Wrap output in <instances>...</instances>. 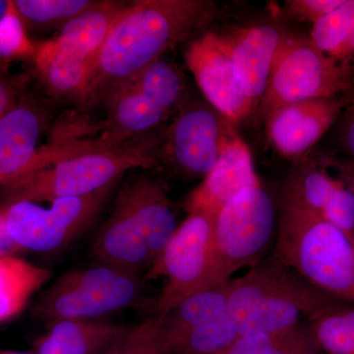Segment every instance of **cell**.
Returning <instances> with one entry per match:
<instances>
[{"mask_svg":"<svg viewBox=\"0 0 354 354\" xmlns=\"http://www.w3.org/2000/svg\"><path fill=\"white\" fill-rule=\"evenodd\" d=\"M207 0H139L127 4L92 65L82 104L104 101L149 64L208 24Z\"/></svg>","mask_w":354,"mask_h":354,"instance_id":"6da1fadb","label":"cell"},{"mask_svg":"<svg viewBox=\"0 0 354 354\" xmlns=\"http://www.w3.org/2000/svg\"><path fill=\"white\" fill-rule=\"evenodd\" d=\"M335 302L274 255L228 281V311L239 337L292 327Z\"/></svg>","mask_w":354,"mask_h":354,"instance_id":"7a4b0ae2","label":"cell"},{"mask_svg":"<svg viewBox=\"0 0 354 354\" xmlns=\"http://www.w3.org/2000/svg\"><path fill=\"white\" fill-rule=\"evenodd\" d=\"M272 255L319 290L354 304V237L334 223L283 201Z\"/></svg>","mask_w":354,"mask_h":354,"instance_id":"3957f363","label":"cell"},{"mask_svg":"<svg viewBox=\"0 0 354 354\" xmlns=\"http://www.w3.org/2000/svg\"><path fill=\"white\" fill-rule=\"evenodd\" d=\"M158 137L129 140L120 145L91 151L0 185L4 207L18 202H53L92 194L116 183L129 169H150L158 162Z\"/></svg>","mask_w":354,"mask_h":354,"instance_id":"277c9868","label":"cell"},{"mask_svg":"<svg viewBox=\"0 0 354 354\" xmlns=\"http://www.w3.org/2000/svg\"><path fill=\"white\" fill-rule=\"evenodd\" d=\"M142 297L139 274L104 264L65 272L41 293L37 316L48 326L97 317L134 307Z\"/></svg>","mask_w":354,"mask_h":354,"instance_id":"5b68a950","label":"cell"},{"mask_svg":"<svg viewBox=\"0 0 354 354\" xmlns=\"http://www.w3.org/2000/svg\"><path fill=\"white\" fill-rule=\"evenodd\" d=\"M274 230L276 209L262 185L245 188L232 198L216 216L214 288L227 283L243 268L260 263Z\"/></svg>","mask_w":354,"mask_h":354,"instance_id":"8992f818","label":"cell"},{"mask_svg":"<svg viewBox=\"0 0 354 354\" xmlns=\"http://www.w3.org/2000/svg\"><path fill=\"white\" fill-rule=\"evenodd\" d=\"M353 67L337 62L311 39L285 37L259 104L263 115L286 104L344 95L353 86Z\"/></svg>","mask_w":354,"mask_h":354,"instance_id":"52a82bcc","label":"cell"},{"mask_svg":"<svg viewBox=\"0 0 354 354\" xmlns=\"http://www.w3.org/2000/svg\"><path fill=\"white\" fill-rule=\"evenodd\" d=\"M216 216L190 212L147 272L146 279L165 278L158 314L171 311L186 298L213 288Z\"/></svg>","mask_w":354,"mask_h":354,"instance_id":"ba28073f","label":"cell"},{"mask_svg":"<svg viewBox=\"0 0 354 354\" xmlns=\"http://www.w3.org/2000/svg\"><path fill=\"white\" fill-rule=\"evenodd\" d=\"M114 184L85 196L55 200L50 209L30 202L3 207L9 234L22 249L50 252L62 248L94 223Z\"/></svg>","mask_w":354,"mask_h":354,"instance_id":"9c48e42d","label":"cell"},{"mask_svg":"<svg viewBox=\"0 0 354 354\" xmlns=\"http://www.w3.org/2000/svg\"><path fill=\"white\" fill-rule=\"evenodd\" d=\"M162 317V354H218L239 337L227 283L186 298Z\"/></svg>","mask_w":354,"mask_h":354,"instance_id":"30bf717a","label":"cell"},{"mask_svg":"<svg viewBox=\"0 0 354 354\" xmlns=\"http://www.w3.org/2000/svg\"><path fill=\"white\" fill-rule=\"evenodd\" d=\"M176 113L162 139L160 157L187 176L205 177L237 136L235 124L201 100L188 97Z\"/></svg>","mask_w":354,"mask_h":354,"instance_id":"8fae6325","label":"cell"},{"mask_svg":"<svg viewBox=\"0 0 354 354\" xmlns=\"http://www.w3.org/2000/svg\"><path fill=\"white\" fill-rule=\"evenodd\" d=\"M48 120L43 102L25 93L0 116V177L4 183L59 162L55 146L38 147Z\"/></svg>","mask_w":354,"mask_h":354,"instance_id":"7c38bea8","label":"cell"},{"mask_svg":"<svg viewBox=\"0 0 354 354\" xmlns=\"http://www.w3.org/2000/svg\"><path fill=\"white\" fill-rule=\"evenodd\" d=\"M186 65L206 101L232 122L245 120L255 109L239 85L221 35L209 32L184 53Z\"/></svg>","mask_w":354,"mask_h":354,"instance_id":"4fadbf2b","label":"cell"},{"mask_svg":"<svg viewBox=\"0 0 354 354\" xmlns=\"http://www.w3.org/2000/svg\"><path fill=\"white\" fill-rule=\"evenodd\" d=\"M348 104L346 95H337L279 106L266 116L269 138L283 157H300L322 138Z\"/></svg>","mask_w":354,"mask_h":354,"instance_id":"5bb4252c","label":"cell"},{"mask_svg":"<svg viewBox=\"0 0 354 354\" xmlns=\"http://www.w3.org/2000/svg\"><path fill=\"white\" fill-rule=\"evenodd\" d=\"M239 85L254 108L264 97L285 36L270 25L239 28L221 35Z\"/></svg>","mask_w":354,"mask_h":354,"instance_id":"9a60e30c","label":"cell"},{"mask_svg":"<svg viewBox=\"0 0 354 354\" xmlns=\"http://www.w3.org/2000/svg\"><path fill=\"white\" fill-rule=\"evenodd\" d=\"M283 201L334 223L354 237V196L341 178L314 164L298 167L286 184Z\"/></svg>","mask_w":354,"mask_h":354,"instance_id":"2e32d148","label":"cell"},{"mask_svg":"<svg viewBox=\"0 0 354 354\" xmlns=\"http://www.w3.org/2000/svg\"><path fill=\"white\" fill-rule=\"evenodd\" d=\"M257 185L261 183L254 169L252 155L245 142L236 136L202 183L190 193L185 202L186 211L216 216L239 192Z\"/></svg>","mask_w":354,"mask_h":354,"instance_id":"e0dca14e","label":"cell"},{"mask_svg":"<svg viewBox=\"0 0 354 354\" xmlns=\"http://www.w3.org/2000/svg\"><path fill=\"white\" fill-rule=\"evenodd\" d=\"M91 252L99 264L139 276L141 272H148L153 263L152 253L138 223L118 197L114 203L113 213L95 235Z\"/></svg>","mask_w":354,"mask_h":354,"instance_id":"ac0fdd59","label":"cell"},{"mask_svg":"<svg viewBox=\"0 0 354 354\" xmlns=\"http://www.w3.org/2000/svg\"><path fill=\"white\" fill-rule=\"evenodd\" d=\"M104 102L108 106V116L101 124L104 131L95 139L104 149L153 135V130H157L171 115L129 84L113 90Z\"/></svg>","mask_w":354,"mask_h":354,"instance_id":"d6986e66","label":"cell"},{"mask_svg":"<svg viewBox=\"0 0 354 354\" xmlns=\"http://www.w3.org/2000/svg\"><path fill=\"white\" fill-rule=\"evenodd\" d=\"M118 197L138 223L155 262L178 227L165 184L140 177L121 188Z\"/></svg>","mask_w":354,"mask_h":354,"instance_id":"ffe728a7","label":"cell"},{"mask_svg":"<svg viewBox=\"0 0 354 354\" xmlns=\"http://www.w3.org/2000/svg\"><path fill=\"white\" fill-rule=\"evenodd\" d=\"M39 339L37 354H106L127 327L101 321L73 319L50 326Z\"/></svg>","mask_w":354,"mask_h":354,"instance_id":"44dd1931","label":"cell"},{"mask_svg":"<svg viewBox=\"0 0 354 354\" xmlns=\"http://www.w3.org/2000/svg\"><path fill=\"white\" fill-rule=\"evenodd\" d=\"M32 58L41 80L53 95L82 102L92 71L90 62L60 48L53 39L36 46Z\"/></svg>","mask_w":354,"mask_h":354,"instance_id":"7402d4cb","label":"cell"},{"mask_svg":"<svg viewBox=\"0 0 354 354\" xmlns=\"http://www.w3.org/2000/svg\"><path fill=\"white\" fill-rule=\"evenodd\" d=\"M125 6L127 4L121 2L99 1L97 6L66 23L53 39L60 48L93 65Z\"/></svg>","mask_w":354,"mask_h":354,"instance_id":"603a6c76","label":"cell"},{"mask_svg":"<svg viewBox=\"0 0 354 354\" xmlns=\"http://www.w3.org/2000/svg\"><path fill=\"white\" fill-rule=\"evenodd\" d=\"M53 271L16 256H0V322L20 313Z\"/></svg>","mask_w":354,"mask_h":354,"instance_id":"cb8c5ba5","label":"cell"},{"mask_svg":"<svg viewBox=\"0 0 354 354\" xmlns=\"http://www.w3.org/2000/svg\"><path fill=\"white\" fill-rule=\"evenodd\" d=\"M165 113L178 111L187 101L185 76L179 67L164 57L149 64L127 83Z\"/></svg>","mask_w":354,"mask_h":354,"instance_id":"d4e9b609","label":"cell"},{"mask_svg":"<svg viewBox=\"0 0 354 354\" xmlns=\"http://www.w3.org/2000/svg\"><path fill=\"white\" fill-rule=\"evenodd\" d=\"M308 326L297 324L274 332L241 335L218 354H320Z\"/></svg>","mask_w":354,"mask_h":354,"instance_id":"484cf974","label":"cell"},{"mask_svg":"<svg viewBox=\"0 0 354 354\" xmlns=\"http://www.w3.org/2000/svg\"><path fill=\"white\" fill-rule=\"evenodd\" d=\"M312 339L323 354H354V305H329L310 318Z\"/></svg>","mask_w":354,"mask_h":354,"instance_id":"4316f807","label":"cell"},{"mask_svg":"<svg viewBox=\"0 0 354 354\" xmlns=\"http://www.w3.org/2000/svg\"><path fill=\"white\" fill-rule=\"evenodd\" d=\"M91 0H14V12L25 31L64 27L70 20L97 6Z\"/></svg>","mask_w":354,"mask_h":354,"instance_id":"83f0119b","label":"cell"},{"mask_svg":"<svg viewBox=\"0 0 354 354\" xmlns=\"http://www.w3.org/2000/svg\"><path fill=\"white\" fill-rule=\"evenodd\" d=\"M353 32L354 0H344L341 6L313 24L310 39L318 50L337 62Z\"/></svg>","mask_w":354,"mask_h":354,"instance_id":"f1b7e54d","label":"cell"},{"mask_svg":"<svg viewBox=\"0 0 354 354\" xmlns=\"http://www.w3.org/2000/svg\"><path fill=\"white\" fill-rule=\"evenodd\" d=\"M162 314L128 328L118 344L106 354H162Z\"/></svg>","mask_w":354,"mask_h":354,"instance_id":"f546056e","label":"cell"},{"mask_svg":"<svg viewBox=\"0 0 354 354\" xmlns=\"http://www.w3.org/2000/svg\"><path fill=\"white\" fill-rule=\"evenodd\" d=\"M36 44L32 43L15 12L0 24V65L8 66L18 58L32 57Z\"/></svg>","mask_w":354,"mask_h":354,"instance_id":"4dcf8cb0","label":"cell"},{"mask_svg":"<svg viewBox=\"0 0 354 354\" xmlns=\"http://www.w3.org/2000/svg\"><path fill=\"white\" fill-rule=\"evenodd\" d=\"M344 0H290L286 10L292 17L301 22L315 24L328 14L341 6Z\"/></svg>","mask_w":354,"mask_h":354,"instance_id":"1f68e13d","label":"cell"},{"mask_svg":"<svg viewBox=\"0 0 354 354\" xmlns=\"http://www.w3.org/2000/svg\"><path fill=\"white\" fill-rule=\"evenodd\" d=\"M23 77L11 75L7 65H0V116L15 106L24 91Z\"/></svg>","mask_w":354,"mask_h":354,"instance_id":"d6a6232c","label":"cell"},{"mask_svg":"<svg viewBox=\"0 0 354 354\" xmlns=\"http://www.w3.org/2000/svg\"><path fill=\"white\" fill-rule=\"evenodd\" d=\"M341 140L344 150L354 158V102L342 118Z\"/></svg>","mask_w":354,"mask_h":354,"instance_id":"836d02e7","label":"cell"},{"mask_svg":"<svg viewBox=\"0 0 354 354\" xmlns=\"http://www.w3.org/2000/svg\"><path fill=\"white\" fill-rule=\"evenodd\" d=\"M22 248L15 241L7 228L6 211L0 209V256H15Z\"/></svg>","mask_w":354,"mask_h":354,"instance_id":"e575fe53","label":"cell"},{"mask_svg":"<svg viewBox=\"0 0 354 354\" xmlns=\"http://www.w3.org/2000/svg\"><path fill=\"white\" fill-rule=\"evenodd\" d=\"M339 171L341 172L342 180L346 183L354 196V160L339 165Z\"/></svg>","mask_w":354,"mask_h":354,"instance_id":"d590c367","label":"cell"},{"mask_svg":"<svg viewBox=\"0 0 354 354\" xmlns=\"http://www.w3.org/2000/svg\"><path fill=\"white\" fill-rule=\"evenodd\" d=\"M13 12V1H11V0H0V24Z\"/></svg>","mask_w":354,"mask_h":354,"instance_id":"8d00e7d4","label":"cell"},{"mask_svg":"<svg viewBox=\"0 0 354 354\" xmlns=\"http://www.w3.org/2000/svg\"><path fill=\"white\" fill-rule=\"evenodd\" d=\"M0 354H29V353H16V351H6V353H1Z\"/></svg>","mask_w":354,"mask_h":354,"instance_id":"74e56055","label":"cell"},{"mask_svg":"<svg viewBox=\"0 0 354 354\" xmlns=\"http://www.w3.org/2000/svg\"><path fill=\"white\" fill-rule=\"evenodd\" d=\"M3 183H4L3 178H2V177H0V184H3Z\"/></svg>","mask_w":354,"mask_h":354,"instance_id":"f35d334b","label":"cell"},{"mask_svg":"<svg viewBox=\"0 0 354 354\" xmlns=\"http://www.w3.org/2000/svg\"><path fill=\"white\" fill-rule=\"evenodd\" d=\"M320 354H323V353H320Z\"/></svg>","mask_w":354,"mask_h":354,"instance_id":"ab89813d","label":"cell"}]
</instances>
